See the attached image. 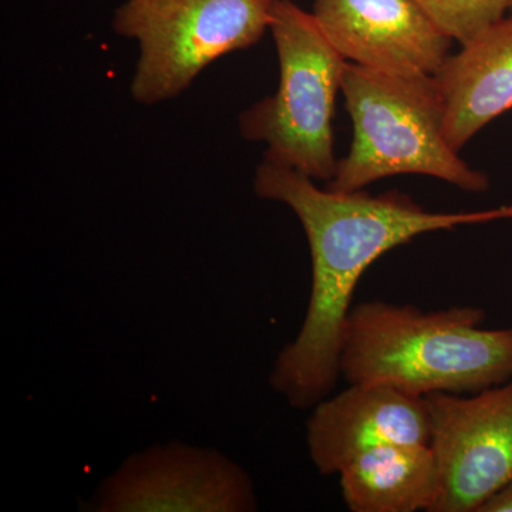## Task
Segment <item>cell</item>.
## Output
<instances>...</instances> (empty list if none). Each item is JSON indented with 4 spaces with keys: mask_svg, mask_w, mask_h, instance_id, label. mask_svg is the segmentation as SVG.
<instances>
[{
    "mask_svg": "<svg viewBox=\"0 0 512 512\" xmlns=\"http://www.w3.org/2000/svg\"><path fill=\"white\" fill-rule=\"evenodd\" d=\"M254 190L259 198L281 202L293 211L311 248L308 311L269 376L275 392L301 410L313 409L335 389L350 305L373 262L420 235L512 220V205L434 212L400 191L372 195L320 188L312 178L266 158L256 168Z\"/></svg>",
    "mask_w": 512,
    "mask_h": 512,
    "instance_id": "cell-1",
    "label": "cell"
},
{
    "mask_svg": "<svg viewBox=\"0 0 512 512\" xmlns=\"http://www.w3.org/2000/svg\"><path fill=\"white\" fill-rule=\"evenodd\" d=\"M476 306L421 311L384 301L350 311L340 356L349 384H389L414 396L474 394L512 379V328L483 329Z\"/></svg>",
    "mask_w": 512,
    "mask_h": 512,
    "instance_id": "cell-2",
    "label": "cell"
},
{
    "mask_svg": "<svg viewBox=\"0 0 512 512\" xmlns=\"http://www.w3.org/2000/svg\"><path fill=\"white\" fill-rule=\"evenodd\" d=\"M353 123L348 156L329 190L353 192L396 175H427L467 192H484L490 178L448 143L444 104L433 76H403L346 64L342 80Z\"/></svg>",
    "mask_w": 512,
    "mask_h": 512,
    "instance_id": "cell-3",
    "label": "cell"
},
{
    "mask_svg": "<svg viewBox=\"0 0 512 512\" xmlns=\"http://www.w3.org/2000/svg\"><path fill=\"white\" fill-rule=\"evenodd\" d=\"M269 30L278 53V90L242 114L239 131L245 140L265 144L266 160L330 181L338 165L333 111L348 60L312 13L292 0H274Z\"/></svg>",
    "mask_w": 512,
    "mask_h": 512,
    "instance_id": "cell-4",
    "label": "cell"
},
{
    "mask_svg": "<svg viewBox=\"0 0 512 512\" xmlns=\"http://www.w3.org/2000/svg\"><path fill=\"white\" fill-rule=\"evenodd\" d=\"M272 6L274 0H126L113 29L140 49L131 96L146 106L180 96L215 60L258 43Z\"/></svg>",
    "mask_w": 512,
    "mask_h": 512,
    "instance_id": "cell-5",
    "label": "cell"
},
{
    "mask_svg": "<svg viewBox=\"0 0 512 512\" xmlns=\"http://www.w3.org/2000/svg\"><path fill=\"white\" fill-rule=\"evenodd\" d=\"M424 399L441 484L433 512H478L512 481V379L471 396Z\"/></svg>",
    "mask_w": 512,
    "mask_h": 512,
    "instance_id": "cell-6",
    "label": "cell"
},
{
    "mask_svg": "<svg viewBox=\"0 0 512 512\" xmlns=\"http://www.w3.org/2000/svg\"><path fill=\"white\" fill-rule=\"evenodd\" d=\"M97 512H251V478L220 451L173 443L134 454L101 483Z\"/></svg>",
    "mask_w": 512,
    "mask_h": 512,
    "instance_id": "cell-7",
    "label": "cell"
},
{
    "mask_svg": "<svg viewBox=\"0 0 512 512\" xmlns=\"http://www.w3.org/2000/svg\"><path fill=\"white\" fill-rule=\"evenodd\" d=\"M313 18L350 63L403 76H433L453 40L414 0H313Z\"/></svg>",
    "mask_w": 512,
    "mask_h": 512,
    "instance_id": "cell-8",
    "label": "cell"
},
{
    "mask_svg": "<svg viewBox=\"0 0 512 512\" xmlns=\"http://www.w3.org/2000/svg\"><path fill=\"white\" fill-rule=\"evenodd\" d=\"M306 443L322 476L339 474L356 457L386 444H430L426 399L389 384L352 383L313 407Z\"/></svg>",
    "mask_w": 512,
    "mask_h": 512,
    "instance_id": "cell-9",
    "label": "cell"
},
{
    "mask_svg": "<svg viewBox=\"0 0 512 512\" xmlns=\"http://www.w3.org/2000/svg\"><path fill=\"white\" fill-rule=\"evenodd\" d=\"M433 77L444 104V134L460 153L512 109V13L448 55Z\"/></svg>",
    "mask_w": 512,
    "mask_h": 512,
    "instance_id": "cell-10",
    "label": "cell"
},
{
    "mask_svg": "<svg viewBox=\"0 0 512 512\" xmlns=\"http://www.w3.org/2000/svg\"><path fill=\"white\" fill-rule=\"evenodd\" d=\"M353 512H433L441 484L429 444H386L350 461L339 473Z\"/></svg>",
    "mask_w": 512,
    "mask_h": 512,
    "instance_id": "cell-11",
    "label": "cell"
},
{
    "mask_svg": "<svg viewBox=\"0 0 512 512\" xmlns=\"http://www.w3.org/2000/svg\"><path fill=\"white\" fill-rule=\"evenodd\" d=\"M421 12L448 39L464 45L503 19L511 0H414Z\"/></svg>",
    "mask_w": 512,
    "mask_h": 512,
    "instance_id": "cell-12",
    "label": "cell"
},
{
    "mask_svg": "<svg viewBox=\"0 0 512 512\" xmlns=\"http://www.w3.org/2000/svg\"><path fill=\"white\" fill-rule=\"evenodd\" d=\"M510 12L512 13V0H511V9H510Z\"/></svg>",
    "mask_w": 512,
    "mask_h": 512,
    "instance_id": "cell-13",
    "label": "cell"
}]
</instances>
